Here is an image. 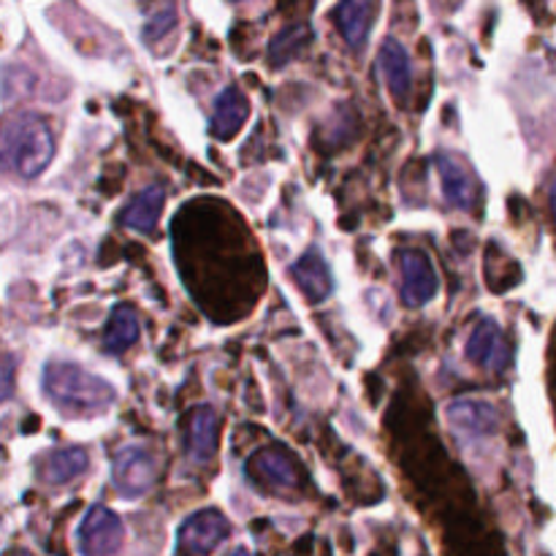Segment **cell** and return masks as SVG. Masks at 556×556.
<instances>
[{
  "label": "cell",
  "mask_w": 556,
  "mask_h": 556,
  "mask_svg": "<svg viewBox=\"0 0 556 556\" xmlns=\"http://www.w3.org/2000/svg\"><path fill=\"white\" fill-rule=\"evenodd\" d=\"M54 157V136L47 119L20 112L0 119V172L36 179Z\"/></svg>",
  "instance_id": "6da1fadb"
},
{
  "label": "cell",
  "mask_w": 556,
  "mask_h": 556,
  "mask_svg": "<svg viewBox=\"0 0 556 556\" xmlns=\"http://www.w3.org/2000/svg\"><path fill=\"white\" fill-rule=\"evenodd\" d=\"M43 394L65 416H98L117 400L112 383L76 364H49L43 369Z\"/></svg>",
  "instance_id": "7a4b0ae2"
},
{
  "label": "cell",
  "mask_w": 556,
  "mask_h": 556,
  "mask_svg": "<svg viewBox=\"0 0 556 556\" xmlns=\"http://www.w3.org/2000/svg\"><path fill=\"white\" fill-rule=\"evenodd\" d=\"M250 481L266 492H293L302 483V470L286 448L255 451L244 465Z\"/></svg>",
  "instance_id": "3957f363"
},
{
  "label": "cell",
  "mask_w": 556,
  "mask_h": 556,
  "mask_svg": "<svg viewBox=\"0 0 556 556\" xmlns=\"http://www.w3.org/2000/svg\"><path fill=\"white\" fill-rule=\"evenodd\" d=\"M228 535H231V525L220 510H199L179 527L177 556H210Z\"/></svg>",
  "instance_id": "277c9868"
},
{
  "label": "cell",
  "mask_w": 556,
  "mask_h": 556,
  "mask_svg": "<svg viewBox=\"0 0 556 556\" xmlns=\"http://www.w3.org/2000/svg\"><path fill=\"white\" fill-rule=\"evenodd\" d=\"M125 541L123 521L103 505H92L79 525L81 556H114Z\"/></svg>",
  "instance_id": "5b68a950"
},
{
  "label": "cell",
  "mask_w": 556,
  "mask_h": 556,
  "mask_svg": "<svg viewBox=\"0 0 556 556\" xmlns=\"http://www.w3.org/2000/svg\"><path fill=\"white\" fill-rule=\"evenodd\" d=\"M155 478V467H152V456L139 445H128L119 451L112 462V483L123 497L136 500L147 494Z\"/></svg>",
  "instance_id": "8992f818"
},
{
  "label": "cell",
  "mask_w": 556,
  "mask_h": 556,
  "mask_svg": "<svg viewBox=\"0 0 556 556\" xmlns=\"http://www.w3.org/2000/svg\"><path fill=\"white\" fill-rule=\"evenodd\" d=\"M402 271V302L407 307H424L429 299L438 293V275L434 266L421 250H402L400 253Z\"/></svg>",
  "instance_id": "52a82bcc"
},
{
  "label": "cell",
  "mask_w": 556,
  "mask_h": 556,
  "mask_svg": "<svg viewBox=\"0 0 556 556\" xmlns=\"http://www.w3.org/2000/svg\"><path fill=\"white\" fill-rule=\"evenodd\" d=\"M467 358L492 372H503L510 364V345L494 320H481L467 340Z\"/></svg>",
  "instance_id": "ba28073f"
},
{
  "label": "cell",
  "mask_w": 556,
  "mask_h": 556,
  "mask_svg": "<svg viewBox=\"0 0 556 556\" xmlns=\"http://www.w3.org/2000/svg\"><path fill=\"white\" fill-rule=\"evenodd\" d=\"M291 277L309 304H320L324 299H329L331 291H334L329 264H326V258L315 248H309L307 253L291 266Z\"/></svg>",
  "instance_id": "9c48e42d"
},
{
  "label": "cell",
  "mask_w": 556,
  "mask_h": 556,
  "mask_svg": "<svg viewBox=\"0 0 556 556\" xmlns=\"http://www.w3.org/2000/svg\"><path fill=\"white\" fill-rule=\"evenodd\" d=\"M434 168H438L440 188H443L445 201L451 206H456V210H472L478 185L476 177L465 168V163L440 152V155H434Z\"/></svg>",
  "instance_id": "30bf717a"
},
{
  "label": "cell",
  "mask_w": 556,
  "mask_h": 556,
  "mask_svg": "<svg viewBox=\"0 0 556 556\" xmlns=\"http://www.w3.org/2000/svg\"><path fill=\"white\" fill-rule=\"evenodd\" d=\"M445 416H448L451 429L465 440L486 438L497 427V413H494V407L489 402L481 400L454 402V405H448Z\"/></svg>",
  "instance_id": "8fae6325"
},
{
  "label": "cell",
  "mask_w": 556,
  "mask_h": 556,
  "mask_svg": "<svg viewBox=\"0 0 556 556\" xmlns=\"http://www.w3.org/2000/svg\"><path fill=\"white\" fill-rule=\"evenodd\" d=\"M380 0H342L334 9V22L340 27L342 38L351 49H362L367 43L369 30L378 16Z\"/></svg>",
  "instance_id": "7c38bea8"
},
{
  "label": "cell",
  "mask_w": 556,
  "mask_h": 556,
  "mask_svg": "<svg viewBox=\"0 0 556 556\" xmlns=\"http://www.w3.org/2000/svg\"><path fill=\"white\" fill-rule=\"evenodd\" d=\"M250 117V101L239 87H226L215 98V112H212L210 134L220 141H231L242 130Z\"/></svg>",
  "instance_id": "4fadbf2b"
},
{
  "label": "cell",
  "mask_w": 556,
  "mask_h": 556,
  "mask_svg": "<svg viewBox=\"0 0 556 556\" xmlns=\"http://www.w3.org/2000/svg\"><path fill=\"white\" fill-rule=\"evenodd\" d=\"M163 204H166V193H163V188L152 185V188H144L141 193H136L134 199L123 206L119 223L134 228V231H155Z\"/></svg>",
  "instance_id": "5bb4252c"
},
{
  "label": "cell",
  "mask_w": 556,
  "mask_h": 556,
  "mask_svg": "<svg viewBox=\"0 0 556 556\" xmlns=\"http://www.w3.org/2000/svg\"><path fill=\"white\" fill-rule=\"evenodd\" d=\"M378 60L391 96L396 98V103H405L407 92H410V58H407L405 47L394 38H386Z\"/></svg>",
  "instance_id": "9a60e30c"
},
{
  "label": "cell",
  "mask_w": 556,
  "mask_h": 556,
  "mask_svg": "<svg viewBox=\"0 0 556 556\" xmlns=\"http://www.w3.org/2000/svg\"><path fill=\"white\" fill-rule=\"evenodd\" d=\"M87 462L90 459H87L85 448L52 451V454H47L38 462V476H41V481L60 486V483H68L74 478H79L87 470Z\"/></svg>",
  "instance_id": "2e32d148"
},
{
  "label": "cell",
  "mask_w": 556,
  "mask_h": 556,
  "mask_svg": "<svg viewBox=\"0 0 556 556\" xmlns=\"http://www.w3.org/2000/svg\"><path fill=\"white\" fill-rule=\"evenodd\" d=\"M217 445V416L210 405L195 407L188 429V451L195 462H210Z\"/></svg>",
  "instance_id": "e0dca14e"
},
{
  "label": "cell",
  "mask_w": 556,
  "mask_h": 556,
  "mask_svg": "<svg viewBox=\"0 0 556 556\" xmlns=\"http://www.w3.org/2000/svg\"><path fill=\"white\" fill-rule=\"evenodd\" d=\"M139 340V318H136L134 307L128 304H119L109 315L106 331H103V351L119 356V353L128 351L134 342Z\"/></svg>",
  "instance_id": "ac0fdd59"
},
{
  "label": "cell",
  "mask_w": 556,
  "mask_h": 556,
  "mask_svg": "<svg viewBox=\"0 0 556 556\" xmlns=\"http://www.w3.org/2000/svg\"><path fill=\"white\" fill-rule=\"evenodd\" d=\"M307 41H309L307 27L293 25V27H288V30H282L280 36H275V41L269 43L271 65H286L288 60H293L299 52H302V47Z\"/></svg>",
  "instance_id": "d6986e66"
},
{
  "label": "cell",
  "mask_w": 556,
  "mask_h": 556,
  "mask_svg": "<svg viewBox=\"0 0 556 556\" xmlns=\"http://www.w3.org/2000/svg\"><path fill=\"white\" fill-rule=\"evenodd\" d=\"M172 25H174V9H166L161 16H157L155 22H152V25H147V30H144L147 43L155 41V38H161L163 33H166Z\"/></svg>",
  "instance_id": "ffe728a7"
},
{
  "label": "cell",
  "mask_w": 556,
  "mask_h": 556,
  "mask_svg": "<svg viewBox=\"0 0 556 556\" xmlns=\"http://www.w3.org/2000/svg\"><path fill=\"white\" fill-rule=\"evenodd\" d=\"M9 556H33L30 552H22V548H16V552H11Z\"/></svg>",
  "instance_id": "44dd1931"
},
{
  "label": "cell",
  "mask_w": 556,
  "mask_h": 556,
  "mask_svg": "<svg viewBox=\"0 0 556 556\" xmlns=\"http://www.w3.org/2000/svg\"><path fill=\"white\" fill-rule=\"evenodd\" d=\"M228 556H250V554L244 552V548H237V552H233V554H228Z\"/></svg>",
  "instance_id": "7402d4cb"
}]
</instances>
